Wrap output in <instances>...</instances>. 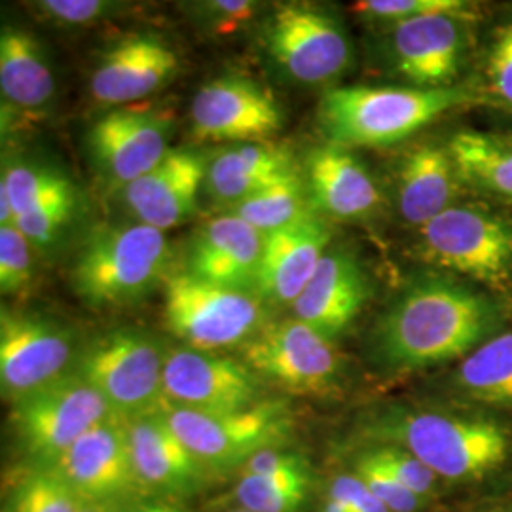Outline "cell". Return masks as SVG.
Masks as SVG:
<instances>
[{"label": "cell", "mask_w": 512, "mask_h": 512, "mask_svg": "<svg viewBox=\"0 0 512 512\" xmlns=\"http://www.w3.org/2000/svg\"><path fill=\"white\" fill-rule=\"evenodd\" d=\"M310 490V473L243 475L236 486L239 509L249 512H298Z\"/></svg>", "instance_id": "32"}, {"label": "cell", "mask_w": 512, "mask_h": 512, "mask_svg": "<svg viewBox=\"0 0 512 512\" xmlns=\"http://www.w3.org/2000/svg\"><path fill=\"white\" fill-rule=\"evenodd\" d=\"M476 512H512V505L509 503H501V505H488V507H482Z\"/></svg>", "instance_id": "46"}, {"label": "cell", "mask_w": 512, "mask_h": 512, "mask_svg": "<svg viewBox=\"0 0 512 512\" xmlns=\"http://www.w3.org/2000/svg\"><path fill=\"white\" fill-rule=\"evenodd\" d=\"M370 279L359 258L348 249H329L306 289L293 304L294 319L334 338L365 310Z\"/></svg>", "instance_id": "22"}, {"label": "cell", "mask_w": 512, "mask_h": 512, "mask_svg": "<svg viewBox=\"0 0 512 512\" xmlns=\"http://www.w3.org/2000/svg\"><path fill=\"white\" fill-rule=\"evenodd\" d=\"M289 173H294V165L287 150L247 143L219 154L207 169L205 183L215 200L232 207Z\"/></svg>", "instance_id": "28"}, {"label": "cell", "mask_w": 512, "mask_h": 512, "mask_svg": "<svg viewBox=\"0 0 512 512\" xmlns=\"http://www.w3.org/2000/svg\"><path fill=\"white\" fill-rule=\"evenodd\" d=\"M414 253L442 274L512 300V209L465 198L416 230Z\"/></svg>", "instance_id": "4"}, {"label": "cell", "mask_w": 512, "mask_h": 512, "mask_svg": "<svg viewBox=\"0 0 512 512\" xmlns=\"http://www.w3.org/2000/svg\"><path fill=\"white\" fill-rule=\"evenodd\" d=\"M165 355L137 330H110L95 338L80 357L78 372L107 401L120 420L162 414Z\"/></svg>", "instance_id": "6"}, {"label": "cell", "mask_w": 512, "mask_h": 512, "mask_svg": "<svg viewBox=\"0 0 512 512\" xmlns=\"http://www.w3.org/2000/svg\"><path fill=\"white\" fill-rule=\"evenodd\" d=\"M471 198L459 179L446 141L406 150L395 167L393 200L404 224L418 230L456 203Z\"/></svg>", "instance_id": "21"}, {"label": "cell", "mask_w": 512, "mask_h": 512, "mask_svg": "<svg viewBox=\"0 0 512 512\" xmlns=\"http://www.w3.org/2000/svg\"><path fill=\"white\" fill-rule=\"evenodd\" d=\"M69 186H73V183L65 175L50 167L29 164L8 167L0 181V188L8 194L12 203L14 220L38 203L67 190Z\"/></svg>", "instance_id": "35"}, {"label": "cell", "mask_w": 512, "mask_h": 512, "mask_svg": "<svg viewBox=\"0 0 512 512\" xmlns=\"http://www.w3.org/2000/svg\"><path fill=\"white\" fill-rule=\"evenodd\" d=\"M512 323V300L442 272L404 285L378 317L370 357L389 374L456 365Z\"/></svg>", "instance_id": "1"}, {"label": "cell", "mask_w": 512, "mask_h": 512, "mask_svg": "<svg viewBox=\"0 0 512 512\" xmlns=\"http://www.w3.org/2000/svg\"><path fill=\"white\" fill-rule=\"evenodd\" d=\"M294 473H308L306 461L277 448L262 450L243 463V475L281 476Z\"/></svg>", "instance_id": "42"}, {"label": "cell", "mask_w": 512, "mask_h": 512, "mask_svg": "<svg viewBox=\"0 0 512 512\" xmlns=\"http://www.w3.org/2000/svg\"><path fill=\"white\" fill-rule=\"evenodd\" d=\"M164 391L169 406L196 412H230L260 403V384L249 366L202 349H173L165 355Z\"/></svg>", "instance_id": "14"}, {"label": "cell", "mask_w": 512, "mask_h": 512, "mask_svg": "<svg viewBox=\"0 0 512 512\" xmlns=\"http://www.w3.org/2000/svg\"><path fill=\"white\" fill-rule=\"evenodd\" d=\"M38 10L52 21L65 25H86L105 18L114 10V4L105 0H44L38 2Z\"/></svg>", "instance_id": "40"}, {"label": "cell", "mask_w": 512, "mask_h": 512, "mask_svg": "<svg viewBox=\"0 0 512 512\" xmlns=\"http://www.w3.org/2000/svg\"><path fill=\"white\" fill-rule=\"evenodd\" d=\"M33 245L14 224L0 226V291L21 294L33 279Z\"/></svg>", "instance_id": "37"}, {"label": "cell", "mask_w": 512, "mask_h": 512, "mask_svg": "<svg viewBox=\"0 0 512 512\" xmlns=\"http://www.w3.org/2000/svg\"><path fill=\"white\" fill-rule=\"evenodd\" d=\"M243 363L256 376L308 397H325L342 385V355L332 340L298 319L266 323L243 344Z\"/></svg>", "instance_id": "11"}, {"label": "cell", "mask_w": 512, "mask_h": 512, "mask_svg": "<svg viewBox=\"0 0 512 512\" xmlns=\"http://www.w3.org/2000/svg\"><path fill=\"white\" fill-rule=\"evenodd\" d=\"M114 418L107 401L80 374H67L12 406V425L23 450L54 463L93 427Z\"/></svg>", "instance_id": "10"}, {"label": "cell", "mask_w": 512, "mask_h": 512, "mask_svg": "<svg viewBox=\"0 0 512 512\" xmlns=\"http://www.w3.org/2000/svg\"><path fill=\"white\" fill-rule=\"evenodd\" d=\"M0 90L18 109H40L54 95V74L37 38L4 27L0 35Z\"/></svg>", "instance_id": "29"}, {"label": "cell", "mask_w": 512, "mask_h": 512, "mask_svg": "<svg viewBox=\"0 0 512 512\" xmlns=\"http://www.w3.org/2000/svg\"><path fill=\"white\" fill-rule=\"evenodd\" d=\"M332 230L313 207L302 217L264 236L255 293L272 304H291L306 289L327 255Z\"/></svg>", "instance_id": "17"}, {"label": "cell", "mask_w": 512, "mask_h": 512, "mask_svg": "<svg viewBox=\"0 0 512 512\" xmlns=\"http://www.w3.org/2000/svg\"><path fill=\"white\" fill-rule=\"evenodd\" d=\"M171 120L152 109L118 107L93 122L88 150L97 171L114 188H124L147 175L171 150Z\"/></svg>", "instance_id": "16"}, {"label": "cell", "mask_w": 512, "mask_h": 512, "mask_svg": "<svg viewBox=\"0 0 512 512\" xmlns=\"http://www.w3.org/2000/svg\"><path fill=\"white\" fill-rule=\"evenodd\" d=\"M330 488L348 501L351 512H391L366 488L365 482L351 471L334 476Z\"/></svg>", "instance_id": "43"}, {"label": "cell", "mask_w": 512, "mask_h": 512, "mask_svg": "<svg viewBox=\"0 0 512 512\" xmlns=\"http://www.w3.org/2000/svg\"><path fill=\"white\" fill-rule=\"evenodd\" d=\"M467 6L469 2L463 0H363L353 4V12L368 21L387 23L391 27L410 19L440 12H454Z\"/></svg>", "instance_id": "38"}, {"label": "cell", "mask_w": 512, "mask_h": 512, "mask_svg": "<svg viewBox=\"0 0 512 512\" xmlns=\"http://www.w3.org/2000/svg\"><path fill=\"white\" fill-rule=\"evenodd\" d=\"M198 139L215 143H262L283 126L274 93L243 76H220L192 99Z\"/></svg>", "instance_id": "15"}, {"label": "cell", "mask_w": 512, "mask_h": 512, "mask_svg": "<svg viewBox=\"0 0 512 512\" xmlns=\"http://www.w3.org/2000/svg\"><path fill=\"white\" fill-rule=\"evenodd\" d=\"M80 512H110L109 503H88Z\"/></svg>", "instance_id": "47"}, {"label": "cell", "mask_w": 512, "mask_h": 512, "mask_svg": "<svg viewBox=\"0 0 512 512\" xmlns=\"http://www.w3.org/2000/svg\"><path fill=\"white\" fill-rule=\"evenodd\" d=\"M482 54L480 78L475 84L480 105L512 114V14L492 29Z\"/></svg>", "instance_id": "31"}, {"label": "cell", "mask_w": 512, "mask_h": 512, "mask_svg": "<svg viewBox=\"0 0 512 512\" xmlns=\"http://www.w3.org/2000/svg\"><path fill=\"white\" fill-rule=\"evenodd\" d=\"M124 512H188L181 505L171 501H152V503H141Z\"/></svg>", "instance_id": "44"}, {"label": "cell", "mask_w": 512, "mask_h": 512, "mask_svg": "<svg viewBox=\"0 0 512 512\" xmlns=\"http://www.w3.org/2000/svg\"><path fill=\"white\" fill-rule=\"evenodd\" d=\"M74 211H76V190L74 186H69L67 190L21 213L18 219L14 220V226L31 241L35 249L48 247L69 226V222L73 220Z\"/></svg>", "instance_id": "36"}, {"label": "cell", "mask_w": 512, "mask_h": 512, "mask_svg": "<svg viewBox=\"0 0 512 512\" xmlns=\"http://www.w3.org/2000/svg\"><path fill=\"white\" fill-rule=\"evenodd\" d=\"M169 245L165 232L147 224L95 230L73 264L74 291L88 304L126 306L165 279Z\"/></svg>", "instance_id": "5"}, {"label": "cell", "mask_w": 512, "mask_h": 512, "mask_svg": "<svg viewBox=\"0 0 512 512\" xmlns=\"http://www.w3.org/2000/svg\"><path fill=\"white\" fill-rule=\"evenodd\" d=\"M88 503L55 467L25 476L10 495L8 512H80Z\"/></svg>", "instance_id": "33"}, {"label": "cell", "mask_w": 512, "mask_h": 512, "mask_svg": "<svg viewBox=\"0 0 512 512\" xmlns=\"http://www.w3.org/2000/svg\"><path fill=\"white\" fill-rule=\"evenodd\" d=\"M164 418L202 465L245 463L291 437L293 418L285 404L260 401L230 412H196L169 406Z\"/></svg>", "instance_id": "9"}, {"label": "cell", "mask_w": 512, "mask_h": 512, "mask_svg": "<svg viewBox=\"0 0 512 512\" xmlns=\"http://www.w3.org/2000/svg\"><path fill=\"white\" fill-rule=\"evenodd\" d=\"M319 512H351V509L342 495L336 494L332 488H329V494L325 497Z\"/></svg>", "instance_id": "45"}, {"label": "cell", "mask_w": 512, "mask_h": 512, "mask_svg": "<svg viewBox=\"0 0 512 512\" xmlns=\"http://www.w3.org/2000/svg\"><path fill=\"white\" fill-rule=\"evenodd\" d=\"M55 467L90 503H107L141 484L131 458L128 427L118 418L76 440Z\"/></svg>", "instance_id": "20"}, {"label": "cell", "mask_w": 512, "mask_h": 512, "mask_svg": "<svg viewBox=\"0 0 512 512\" xmlns=\"http://www.w3.org/2000/svg\"><path fill=\"white\" fill-rule=\"evenodd\" d=\"M306 190L313 211L330 219H368L384 202L380 184L353 150L330 143L308 154Z\"/></svg>", "instance_id": "23"}, {"label": "cell", "mask_w": 512, "mask_h": 512, "mask_svg": "<svg viewBox=\"0 0 512 512\" xmlns=\"http://www.w3.org/2000/svg\"><path fill=\"white\" fill-rule=\"evenodd\" d=\"M164 317L167 329L188 348L202 351L245 344L266 325L264 300L255 293L220 287L188 272L165 277Z\"/></svg>", "instance_id": "7"}, {"label": "cell", "mask_w": 512, "mask_h": 512, "mask_svg": "<svg viewBox=\"0 0 512 512\" xmlns=\"http://www.w3.org/2000/svg\"><path fill=\"white\" fill-rule=\"evenodd\" d=\"M266 46L275 63L302 84L332 82L351 61L342 25L310 4H281L270 19Z\"/></svg>", "instance_id": "12"}, {"label": "cell", "mask_w": 512, "mask_h": 512, "mask_svg": "<svg viewBox=\"0 0 512 512\" xmlns=\"http://www.w3.org/2000/svg\"><path fill=\"white\" fill-rule=\"evenodd\" d=\"M232 512H249V511H245V509H238V511H232Z\"/></svg>", "instance_id": "48"}, {"label": "cell", "mask_w": 512, "mask_h": 512, "mask_svg": "<svg viewBox=\"0 0 512 512\" xmlns=\"http://www.w3.org/2000/svg\"><path fill=\"white\" fill-rule=\"evenodd\" d=\"M478 14L473 4L389 27V59L406 86L458 88L475 50Z\"/></svg>", "instance_id": "8"}, {"label": "cell", "mask_w": 512, "mask_h": 512, "mask_svg": "<svg viewBox=\"0 0 512 512\" xmlns=\"http://www.w3.org/2000/svg\"><path fill=\"white\" fill-rule=\"evenodd\" d=\"M207 23L220 33H234L239 27L253 18L256 12L255 2L249 0H215L202 4Z\"/></svg>", "instance_id": "41"}, {"label": "cell", "mask_w": 512, "mask_h": 512, "mask_svg": "<svg viewBox=\"0 0 512 512\" xmlns=\"http://www.w3.org/2000/svg\"><path fill=\"white\" fill-rule=\"evenodd\" d=\"M446 391L456 404L499 416L512 412V327L452 365Z\"/></svg>", "instance_id": "25"}, {"label": "cell", "mask_w": 512, "mask_h": 512, "mask_svg": "<svg viewBox=\"0 0 512 512\" xmlns=\"http://www.w3.org/2000/svg\"><path fill=\"white\" fill-rule=\"evenodd\" d=\"M351 473L359 476L365 482L366 488L391 512H420L427 503L420 495L410 492L397 478L387 475L385 471L370 465L359 456L351 459Z\"/></svg>", "instance_id": "39"}, {"label": "cell", "mask_w": 512, "mask_h": 512, "mask_svg": "<svg viewBox=\"0 0 512 512\" xmlns=\"http://www.w3.org/2000/svg\"><path fill=\"white\" fill-rule=\"evenodd\" d=\"M179 59L164 38L133 33L114 42L93 69V99L114 109L158 92L177 73Z\"/></svg>", "instance_id": "19"}, {"label": "cell", "mask_w": 512, "mask_h": 512, "mask_svg": "<svg viewBox=\"0 0 512 512\" xmlns=\"http://www.w3.org/2000/svg\"><path fill=\"white\" fill-rule=\"evenodd\" d=\"M262 245L264 236L253 226L232 213L222 215L194 234L184 272L220 287L255 293Z\"/></svg>", "instance_id": "24"}, {"label": "cell", "mask_w": 512, "mask_h": 512, "mask_svg": "<svg viewBox=\"0 0 512 512\" xmlns=\"http://www.w3.org/2000/svg\"><path fill=\"white\" fill-rule=\"evenodd\" d=\"M207 169L200 152L171 148L147 175L122 188V198L141 224L171 230L196 211Z\"/></svg>", "instance_id": "18"}, {"label": "cell", "mask_w": 512, "mask_h": 512, "mask_svg": "<svg viewBox=\"0 0 512 512\" xmlns=\"http://www.w3.org/2000/svg\"><path fill=\"white\" fill-rule=\"evenodd\" d=\"M73 355L71 330L37 313L2 310L0 384L12 401L67 376Z\"/></svg>", "instance_id": "13"}, {"label": "cell", "mask_w": 512, "mask_h": 512, "mask_svg": "<svg viewBox=\"0 0 512 512\" xmlns=\"http://www.w3.org/2000/svg\"><path fill=\"white\" fill-rule=\"evenodd\" d=\"M308 209L311 205L306 183L294 171L232 205L230 213L266 236L302 217Z\"/></svg>", "instance_id": "30"}, {"label": "cell", "mask_w": 512, "mask_h": 512, "mask_svg": "<svg viewBox=\"0 0 512 512\" xmlns=\"http://www.w3.org/2000/svg\"><path fill=\"white\" fill-rule=\"evenodd\" d=\"M129 448L141 484L165 492H181L196 486L202 463L179 439L164 412L128 421Z\"/></svg>", "instance_id": "26"}, {"label": "cell", "mask_w": 512, "mask_h": 512, "mask_svg": "<svg viewBox=\"0 0 512 512\" xmlns=\"http://www.w3.org/2000/svg\"><path fill=\"white\" fill-rule=\"evenodd\" d=\"M480 103L475 84L448 90L412 86H340L323 93L319 124L330 145L391 147L452 110Z\"/></svg>", "instance_id": "3"}, {"label": "cell", "mask_w": 512, "mask_h": 512, "mask_svg": "<svg viewBox=\"0 0 512 512\" xmlns=\"http://www.w3.org/2000/svg\"><path fill=\"white\" fill-rule=\"evenodd\" d=\"M366 442L399 446L440 482L478 486L512 461V425L499 414L463 404H387L363 421Z\"/></svg>", "instance_id": "2"}, {"label": "cell", "mask_w": 512, "mask_h": 512, "mask_svg": "<svg viewBox=\"0 0 512 512\" xmlns=\"http://www.w3.org/2000/svg\"><path fill=\"white\" fill-rule=\"evenodd\" d=\"M471 198L512 209V135L463 128L446 139Z\"/></svg>", "instance_id": "27"}, {"label": "cell", "mask_w": 512, "mask_h": 512, "mask_svg": "<svg viewBox=\"0 0 512 512\" xmlns=\"http://www.w3.org/2000/svg\"><path fill=\"white\" fill-rule=\"evenodd\" d=\"M355 456L365 459L370 465L397 478L410 492L420 495L425 501L437 495L442 484L439 476L435 475L429 467H425L420 459L393 444L366 442Z\"/></svg>", "instance_id": "34"}]
</instances>
